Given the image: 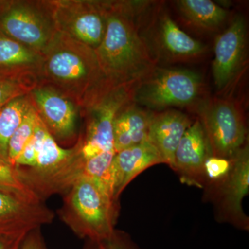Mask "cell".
<instances>
[{
  "label": "cell",
  "mask_w": 249,
  "mask_h": 249,
  "mask_svg": "<svg viewBox=\"0 0 249 249\" xmlns=\"http://www.w3.org/2000/svg\"><path fill=\"white\" fill-rule=\"evenodd\" d=\"M231 168V160L211 156L204 163V175L211 181H219L227 176Z\"/></svg>",
  "instance_id": "cell-25"
},
{
  "label": "cell",
  "mask_w": 249,
  "mask_h": 249,
  "mask_svg": "<svg viewBox=\"0 0 249 249\" xmlns=\"http://www.w3.org/2000/svg\"><path fill=\"white\" fill-rule=\"evenodd\" d=\"M164 163L155 145L148 140L116 153L113 161L114 199L136 177L152 165Z\"/></svg>",
  "instance_id": "cell-14"
},
{
  "label": "cell",
  "mask_w": 249,
  "mask_h": 249,
  "mask_svg": "<svg viewBox=\"0 0 249 249\" xmlns=\"http://www.w3.org/2000/svg\"><path fill=\"white\" fill-rule=\"evenodd\" d=\"M176 5L183 19L201 30H215L228 17L227 11L211 0H178Z\"/></svg>",
  "instance_id": "cell-18"
},
{
  "label": "cell",
  "mask_w": 249,
  "mask_h": 249,
  "mask_svg": "<svg viewBox=\"0 0 249 249\" xmlns=\"http://www.w3.org/2000/svg\"><path fill=\"white\" fill-rule=\"evenodd\" d=\"M20 249H47L40 231V228L34 229L27 234Z\"/></svg>",
  "instance_id": "cell-26"
},
{
  "label": "cell",
  "mask_w": 249,
  "mask_h": 249,
  "mask_svg": "<svg viewBox=\"0 0 249 249\" xmlns=\"http://www.w3.org/2000/svg\"><path fill=\"white\" fill-rule=\"evenodd\" d=\"M211 156L213 155L209 139L200 121L196 119L178 143L173 169L178 172L184 183L201 186L200 180L205 177V161Z\"/></svg>",
  "instance_id": "cell-13"
},
{
  "label": "cell",
  "mask_w": 249,
  "mask_h": 249,
  "mask_svg": "<svg viewBox=\"0 0 249 249\" xmlns=\"http://www.w3.org/2000/svg\"><path fill=\"white\" fill-rule=\"evenodd\" d=\"M88 245L85 246L84 249H109L106 244L96 243V242L88 241Z\"/></svg>",
  "instance_id": "cell-29"
},
{
  "label": "cell",
  "mask_w": 249,
  "mask_h": 249,
  "mask_svg": "<svg viewBox=\"0 0 249 249\" xmlns=\"http://www.w3.org/2000/svg\"><path fill=\"white\" fill-rule=\"evenodd\" d=\"M196 112L213 156L231 160L245 145V122L235 103L222 98L200 100Z\"/></svg>",
  "instance_id": "cell-7"
},
{
  "label": "cell",
  "mask_w": 249,
  "mask_h": 249,
  "mask_svg": "<svg viewBox=\"0 0 249 249\" xmlns=\"http://www.w3.org/2000/svg\"><path fill=\"white\" fill-rule=\"evenodd\" d=\"M37 114L54 139L66 140L75 135L76 105L56 89L38 85L29 93Z\"/></svg>",
  "instance_id": "cell-12"
},
{
  "label": "cell",
  "mask_w": 249,
  "mask_h": 249,
  "mask_svg": "<svg viewBox=\"0 0 249 249\" xmlns=\"http://www.w3.org/2000/svg\"><path fill=\"white\" fill-rule=\"evenodd\" d=\"M140 33L157 65L160 61H191L207 50L204 44L180 29L163 6L153 1L141 16Z\"/></svg>",
  "instance_id": "cell-5"
},
{
  "label": "cell",
  "mask_w": 249,
  "mask_h": 249,
  "mask_svg": "<svg viewBox=\"0 0 249 249\" xmlns=\"http://www.w3.org/2000/svg\"><path fill=\"white\" fill-rule=\"evenodd\" d=\"M191 124L188 116L178 109H169L154 114L148 141L160 152L164 163L172 168L178 143Z\"/></svg>",
  "instance_id": "cell-15"
},
{
  "label": "cell",
  "mask_w": 249,
  "mask_h": 249,
  "mask_svg": "<svg viewBox=\"0 0 249 249\" xmlns=\"http://www.w3.org/2000/svg\"><path fill=\"white\" fill-rule=\"evenodd\" d=\"M101 2L106 29L95 52L101 71L111 88L137 83L158 65L140 33L141 16L151 1Z\"/></svg>",
  "instance_id": "cell-1"
},
{
  "label": "cell",
  "mask_w": 249,
  "mask_h": 249,
  "mask_svg": "<svg viewBox=\"0 0 249 249\" xmlns=\"http://www.w3.org/2000/svg\"><path fill=\"white\" fill-rule=\"evenodd\" d=\"M246 34L245 18L239 16L216 37L212 71L217 90L227 88L240 71L245 54Z\"/></svg>",
  "instance_id": "cell-11"
},
{
  "label": "cell",
  "mask_w": 249,
  "mask_h": 249,
  "mask_svg": "<svg viewBox=\"0 0 249 249\" xmlns=\"http://www.w3.org/2000/svg\"><path fill=\"white\" fill-rule=\"evenodd\" d=\"M203 87L196 71L157 65L136 84L132 102L153 112L187 107L199 103Z\"/></svg>",
  "instance_id": "cell-4"
},
{
  "label": "cell",
  "mask_w": 249,
  "mask_h": 249,
  "mask_svg": "<svg viewBox=\"0 0 249 249\" xmlns=\"http://www.w3.org/2000/svg\"><path fill=\"white\" fill-rule=\"evenodd\" d=\"M27 234L0 235V249H20Z\"/></svg>",
  "instance_id": "cell-27"
},
{
  "label": "cell",
  "mask_w": 249,
  "mask_h": 249,
  "mask_svg": "<svg viewBox=\"0 0 249 249\" xmlns=\"http://www.w3.org/2000/svg\"><path fill=\"white\" fill-rule=\"evenodd\" d=\"M38 84L35 73H13L0 77V110L15 98L29 94Z\"/></svg>",
  "instance_id": "cell-21"
},
{
  "label": "cell",
  "mask_w": 249,
  "mask_h": 249,
  "mask_svg": "<svg viewBox=\"0 0 249 249\" xmlns=\"http://www.w3.org/2000/svg\"><path fill=\"white\" fill-rule=\"evenodd\" d=\"M155 112L133 102L123 108L114 121L116 153L148 140L149 129Z\"/></svg>",
  "instance_id": "cell-17"
},
{
  "label": "cell",
  "mask_w": 249,
  "mask_h": 249,
  "mask_svg": "<svg viewBox=\"0 0 249 249\" xmlns=\"http://www.w3.org/2000/svg\"><path fill=\"white\" fill-rule=\"evenodd\" d=\"M55 214L45 201L0 188V235L29 233L53 222Z\"/></svg>",
  "instance_id": "cell-10"
},
{
  "label": "cell",
  "mask_w": 249,
  "mask_h": 249,
  "mask_svg": "<svg viewBox=\"0 0 249 249\" xmlns=\"http://www.w3.org/2000/svg\"><path fill=\"white\" fill-rule=\"evenodd\" d=\"M231 168L222 188V205L229 215L241 224L247 225V216L242 209V200L249 190V150L246 143L232 159Z\"/></svg>",
  "instance_id": "cell-16"
},
{
  "label": "cell",
  "mask_w": 249,
  "mask_h": 249,
  "mask_svg": "<svg viewBox=\"0 0 249 249\" xmlns=\"http://www.w3.org/2000/svg\"><path fill=\"white\" fill-rule=\"evenodd\" d=\"M4 5L0 32L42 53L58 32L49 1H16Z\"/></svg>",
  "instance_id": "cell-6"
},
{
  "label": "cell",
  "mask_w": 249,
  "mask_h": 249,
  "mask_svg": "<svg viewBox=\"0 0 249 249\" xmlns=\"http://www.w3.org/2000/svg\"><path fill=\"white\" fill-rule=\"evenodd\" d=\"M115 155V150H111L85 160L83 177L101 181L109 187L113 193V184H114L113 161H114Z\"/></svg>",
  "instance_id": "cell-23"
},
{
  "label": "cell",
  "mask_w": 249,
  "mask_h": 249,
  "mask_svg": "<svg viewBox=\"0 0 249 249\" xmlns=\"http://www.w3.org/2000/svg\"><path fill=\"white\" fill-rule=\"evenodd\" d=\"M0 3H1V1H0Z\"/></svg>",
  "instance_id": "cell-30"
},
{
  "label": "cell",
  "mask_w": 249,
  "mask_h": 249,
  "mask_svg": "<svg viewBox=\"0 0 249 249\" xmlns=\"http://www.w3.org/2000/svg\"><path fill=\"white\" fill-rule=\"evenodd\" d=\"M41 61L40 53L0 32V68L7 70L10 73L37 75Z\"/></svg>",
  "instance_id": "cell-19"
},
{
  "label": "cell",
  "mask_w": 249,
  "mask_h": 249,
  "mask_svg": "<svg viewBox=\"0 0 249 249\" xmlns=\"http://www.w3.org/2000/svg\"><path fill=\"white\" fill-rule=\"evenodd\" d=\"M39 84L56 89L78 107L87 109L110 89L95 49L58 31L42 52Z\"/></svg>",
  "instance_id": "cell-2"
},
{
  "label": "cell",
  "mask_w": 249,
  "mask_h": 249,
  "mask_svg": "<svg viewBox=\"0 0 249 249\" xmlns=\"http://www.w3.org/2000/svg\"><path fill=\"white\" fill-rule=\"evenodd\" d=\"M57 29L93 49L106 29L101 1H49Z\"/></svg>",
  "instance_id": "cell-9"
},
{
  "label": "cell",
  "mask_w": 249,
  "mask_h": 249,
  "mask_svg": "<svg viewBox=\"0 0 249 249\" xmlns=\"http://www.w3.org/2000/svg\"><path fill=\"white\" fill-rule=\"evenodd\" d=\"M37 118L38 114L32 102L22 123L9 141L7 160L12 166L15 167V163L18 157L33 137Z\"/></svg>",
  "instance_id": "cell-22"
},
{
  "label": "cell",
  "mask_w": 249,
  "mask_h": 249,
  "mask_svg": "<svg viewBox=\"0 0 249 249\" xmlns=\"http://www.w3.org/2000/svg\"><path fill=\"white\" fill-rule=\"evenodd\" d=\"M0 188L19 192L32 197L40 199L24 182L17 168L12 166L7 160L1 157H0Z\"/></svg>",
  "instance_id": "cell-24"
},
{
  "label": "cell",
  "mask_w": 249,
  "mask_h": 249,
  "mask_svg": "<svg viewBox=\"0 0 249 249\" xmlns=\"http://www.w3.org/2000/svg\"><path fill=\"white\" fill-rule=\"evenodd\" d=\"M116 200L109 187L80 178L64 194L57 213L60 219L80 238L106 244L115 235Z\"/></svg>",
  "instance_id": "cell-3"
},
{
  "label": "cell",
  "mask_w": 249,
  "mask_h": 249,
  "mask_svg": "<svg viewBox=\"0 0 249 249\" xmlns=\"http://www.w3.org/2000/svg\"><path fill=\"white\" fill-rule=\"evenodd\" d=\"M32 104L30 95L15 98L0 110V157L7 160L10 139ZM8 161V160H7Z\"/></svg>",
  "instance_id": "cell-20"
},
{
  "label": "cell",
  "mask_w": 249,
  "mask_h": 249,
  "mask_svg": "<svg viewBox=\"0 0 249 249\" xmlns=\"http://www.w3.org/2000/svg\"><path fill=\"white\" fill-rule=\"evenodd\" d=\"M109 249H134L128 243L115 234L112 239L106 243Z\"/></svg>",
  "instance_id": "cell-28"
},
{
  "label": "cell",
  "mask_w": 249,
  "mask_h": 249,
  "mask_svg": "<svg viewBox=\"0 0 249 249\" xmlns=\"http://www.w3.org/2000/svg\"><path fill=\"white\" fill-rule=\"evenodd\" d=\"M137 83L119 85L107 90L85 109L88 115V124L81 154L85 160L114 150V119L123 108L132 102Z\"/></svg>",
  "instance_id": "cell-8"
}]
</instances>
